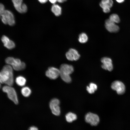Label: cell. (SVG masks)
Segmentation results:
<instances>
[{
    "label": "cell",
    "instance_id": "cell-9",
    "mask_svg": "<svg viewBox=\"0 0 130 130\" xmlns=\"http://www.w3.org/2000/svg\"><path fill=\"white\" fill-rule=\"evenodd\" d=\"M105 26L106 29L111 32H116L119 30V27L109 19L105 20Z\"/></svg>",
    "mask_w": 130,
    "mask_h": 130
},
{
    "label": "cell",
    "instance_id": "cell-7",
    "mask_svg": "<svg viewBox=\"0 0 130 130\" xmlns=\"http://www.w3.org/2000/svg\"><path fill=\"white\" fill-rule=\"evenodd\" d=\"M111 87L113 90L116 91L119 95L124 94L125 91V87L124 84L119 81H115L112 83Z\"/></svg>",
    "mask_w": 130,
    "mask_h": 130
},
{
    "label": "cell",
    "instance_id": "cell-2",
    "mask_svg": "<svg viewBox=\"0 0 130 130\" xmlns=\"http://www.w3.org/2000/svg\"><path fill=\"white\" fill-rule=\"evenodd\" d=\"M59 70L60 76L62 79L67 83H70L72 79L70 75L73 72V66L71 65L63 64L61 65Z\"/></svg>",
    "mask_w": 130,
    "mask_h": 130
},
{
    "label": "cell",
    "instance_id": "cell-18",
    "mask_svg": "<svg viewBox=\"0 0 130 130\" xmlns=\"http://www.w3.org/2000/svg\"><path fill=\"white\" fill-rule=\"evenodd\" d=\"M89 86L86 87L87 90L90 94L93 93L97 89V85L94 83H91L90 84Z\"/></svg>",
    "mask_w": 130,
    "mask_h": 130
},
{
    "label": "cell",
    "instance_id": "cell-15",
    "mask_svg": "<svg viewBox=\"0 0 130 130\" xmlns=\"http://www.w3.org/2000/svg\"><path fill=\"white\" fill-rule=\"evenodd\" d=\"M51 10L54 14L57 16L60 15L62 13V8L58 4H53L52 6Z\"/></svg>",
    "mask_w": 130,
    "mask_h": 130
},
{
    "label": "cell",
    "instance_id": "cell-30",
    "mask_svg": "<svg viewBox=\"0 0 130 130\" xmlns=\"http://www.w3.org/2000/svg\"><path fill=\"white\" fill-rule=\"evenodd\" d=\"M124 0H116L118 2L121 3L123 2Z\"/></svg>",
    "mask_w": 130,
    "mask_h": 130
},
{
    "label": "cell",
    "instance_id": "cell-1",
    "mask_svg": "<svg viewBox=\"0 0 130 130\" xmlns=\"http://www.w3.org/2000/svg\"><path fill=\"white\" fill-rule=\"evenodd\" d=\"M13 68L9 65H4L0 72V82L1 84L5 83L7 85L12 86L14 79Z\"/></svg>",
    "mask_w": 130,
    "mask_h": 130
},
{
    "label": "cell",
    "instance_id": "cell-27",
    "mask_svg": "<svg viewBox=\"0 0 130 130\" xmlns=\"http://www.w3.org/2000/svg\"><path fill=\"white\" fill-rule=\"evenodd\" d=\"M39 2L41 3H46L48 0H38Z\"/></svg>",
    "mask_w": 130,
    "mask_h": 130
},
{
    "label": "cell",
    "instance_id": "cell-31",
    "mask_svg": "<svg viewBox=\"0 0 130 130\" xmlns=\"http://www.w3.org/2000/svg\"><path fill=\"white\" fill-rule=\"evenodd\" d=\"M1 83H0V87H1Z\"/></svg>",
    "mask_w": 130,
    "mask_h": 130
},
{
    "label": "cell",
    "instance_id": "cell-13",
    "mask_svg": "<svg viewBox=\"0 0 130 130\" xmlns=\"http://www.w3.org/2000/svg\"><path fill=\"white\" fill-rule=\"evenodd\" d=\"M11 66L14 70L16 71L23 70L25 68L26 66L24 62H21L19 59L15 58H14Z\"/></svg>",
    "mask_w": 130,
    "mask_h": 130
},
{
    "label": "cell",
    "instance_id": "cell-23",
    "mask_svg": "<svg viewBox=\"0 0 130 130\" xmlns=\"http://www.w3.org/2000/svg\"><path fill=\"white\" fill-rule=\"evenodd\" d=\"M10 40L8 37L5 35H3L1 38V41L3 44L4 45L5 44Z\"/></svg>",
    "mask_w": 130,
    "mask_h": 130
},
{
    "label": "cell",
    "instance_id": "cell-16",
    "mask_svg": "<svg viewBox=\"0 0 130 130\" xmlns=\"http://www.w3.org/2000/svg\"><path fill=\"white\" fill-rule=\"evenodd\" d=\"M77 118V117L76 115L71 112L68 113L65 115L66 120L69 123L72 122L76 120Z\"/></svg>",
    "mask_w": 130,
    "mask_h": 130
},
{
    "label": "cell",
    "instance_id": "cell-20",
    "mask_svg": "<svg viewBox=\"0 0 130 130\" xmlns=\"http://www.w3.org/2000/svg\"><path fill=\"white\" fill-rule=\"evenodd\" d=\"M88 37L85 33L83 32L80 34L79 36L78 40L80 43H84L88 41Z\"/></svg>",
    "mask_w": 130,
    "mask_h": 130
},
{
    "label": "cell",
    "instance_id": "cell-10",
    "mask_svg": "<svg viewBox=\"0 0 130 130\" xmlns=\"http://www.w3.org/2000/svg\"><path fill=\"white\" fill-rule=\"evenodd\" d=\"M65 55L67 58L71 61H77L80 57V54L76 49L71 48L66 53Z\"/></svg>",
    "mask_w": 130,
    "mask_h": 130
},
{
    "label": "cell",
    "instance_id": "cell-19",
    "mask_svg": "<svg viewBox=\"0 0 130 130\" xmlns=\"http://www.w3.org/2000/svg\"><path fill=\"white\" fill-rule=\"evenodd\" d=\"M22 95L25 97H28L30 96L31 93V91L30 88L27 86L24 87L21 90Z\"/></svg>",
    "mask_w": 130,
    "mask_h": 130
},
{
    "label": "cell",
    "instance_id": "cell-22",
    "mask_svg": "<svg viewBox=\"0 0 130 130\" xmlns=\"http://www.w3.org/2000/svg\"><path fill=\"white\" fill-rule=\"evenodd\" d=\"M4 46L8 49H12L15 47V45L13 41L10 40Z\"/></svg>",
    "mask_w": 130,
    "mask_h": 130
},
{
    "label": "cell",
    "instance_id": "cell-24",
    "mask_svg": "<svg viewBox=\"0 0 130 130\" xmlns=\"http://www.w3.org/2000/svg\"><path fill=\"white\" fill-rule=\"evenodd\" d=\"M5 10L4 5L0 3V18L2 13Z\"/></svg>",
    "mask_w": 130,
    "mask_h": 130
},
{
    "label": "cell",
    "instance_id": "cell-8",
    "mask_svg": "<svg viewBox=\"0 0 130 130\" xmlns=\"http://www.w3.org/2000/svg\"><path fill=\"white\" fill-rule=\"evenodd\" d=\"M60 74L59 70L54 67H49L46 72V76L52 79L57 78L60 76Z\"/></svg>",
    "mask_w": 130,
    "mask_h": 130
},
{
    "label": "cell",
    "instance_id": "cell-29",
    "mask_svg": "<svg viewBox=\"0 0 130 130\" xmlns=\"http://www.w3.org/2000/svg\"><path fill=\"white\" fill-rule=\"evenodd\" d=\"M67 0H57V2L59 3H63L66 1Z\"/></svg>",
    "mask_w": 130,
    "mask_h": 130
},
{
    "label": "cell",
    "instance_id": "cell-17",
    "mask_svg": "<svg viewBox=\"0 0 130 130\" xmlns=\"http://www.w3.org/2000/svg\"><path fill=\"white\" fill-rule=\"evenodd\" d=\"M15 82L19 86H23L25 85L26 82V80L24 77L22 76H19L16 78Z\"/></svg>",
    "mask_w": 130,
    "mask_h": 130
},
{
    "label": "cell",
    "instance_id": "cell-3",
    "mask_svg": "<svg viewBox=\"0 0 130 130\" xmlns=\"http://www.w3.org/2000/svg\"><path fill=\"white\" fill-rule=\"evenodd\" d=\"M0 18L2 22L5 24L12 26L15 24L13 14L9 10L5 9L1 15Z\"/></svg>",
    "mask_w": 130,
    "mask_h": 130
},
{
    "label": "cell",
    "instance_id": "cell-5",
    "mask_svg": "<svg viewBox=\"0 0 130 130\" xmlns=\"http://www.w3.org/2000/svg\"><path fill=\"white\" fill-rule=\"evenodd\" d=\"M60 103L58 99L54 98L51 100L49 103L50 107L52 113L56 116H59L60 114Z\"/></svg>",
    "mask_w": 130,
    "mask_h": 130
},
{
    "label": "cell",
    "instance_id": "cell-25",
    "mask_svg": "<svg viewBox=\"0 0 130 130\" xmlns=\"http://www.w3.org/2000/svg\"><path fill=\"white\" fill-rule=\"evenodd\" d=\"M27 7L26 5L23 3L22 7V13H26L27 11Z\"/></svg>",
    "mask_w": 130,
    "mask_h": 130
},
{
    "label": "cell",
    "instance_id": "cell-6",
    "mask_svg": "<svg viewBox=\"0 0 130 130\" xmlns=\"http://www.w3.org/2000/svg\"><path fill=\"white\" fill-rule=\"evenodd\" d=\"M85 118L86 122L92 126L97 125L99 122V118L98 116L91 112H89L86 114Z\"/></svg>",
    "mask_w": 130,
    "mask_h": 130
},
{
    "label": "cell",
    "instance_id": "cell-4",
    "mask_svg": "<svg viewBox=\"0 0 130 130\" xmlns=\"http://www.w3.org/2000/svg\"><path fill=\"white\" fill-rule=\"evenodd\" d=\"M2 90L7 93L8 98L15 104H18V100L16 92L12 86L7 85L4 86Z\"/></svg>",
    "mask_w": 130,
    "mask_h": 130
},
{
    "label": "cell",
    "instance_id": "cell-26",
    "mask_svg": "<svg viewBox=\"0 0 130 130\" xmlns=\"http://www.w3.org/2000/svg\"><path fill=\"white\" fill-rule=\"evenodd\" d=\"M30 130H38V128L35 126H32L30 127L28 129Z\"/></svg>",
    "mask_w": 130,
    "mask_h": 130
},
{
    "label": "cell",
    "instance_id": "cell-14",
    "mask_svg": "<svg viewBox=\"0 0 130 130\" xmlns=\"http://www.w3.org/2000/svg\"><path fill=\"white\" fill-rule=\"evenodd\" d=\"M13 6L18 12L23 13L22 7L23 4L22 0H12Z\"/></svg>",
    "mask_w": 130,
    "mask_h": 130
},
{
    "label": "cell",
    "instance_id": "cell-28",
    "mask_svg": "<svg viewBox=\"0 0 130 130\" xmlns=\"http://www.w3.org/2000/svg\"><path fill=\"white\" fill-rule=\"evenodd\" d=\"M50 2L51 3L54 4L57 2V0H49Z\"/></svg>",
    "mask_w": 130,
    "mask_h": 130
},
{
    "label": "cell",
    "instance_id": "cell-12",
    "mask_svg": "<svg viewBox=\"0 0 130 130\" xmlns=\"http://www.w3.org/2000/svg\"><path fill=\"white\" fill-rule=\"evenodd\" d=\"M113 4V2L112 0H102L99 3V5L102 8L104 13H108L110 12V8L112 6Z\"/></svg>",
    "mask_w": 130,
    "mask_h": 130
},
{
    "label": "cell",
    "instance_id": "cell-11",
    "mask_svg": "<svg viewBox=\"0 0 130 130\" xmlns=\"http://www.w3.org/2000/svg\"><path fill=\"white\" fill-rule=\"evenodd\" d=\"M101 61L103 63L101 67L103 69L109 71H111L112 70L113 65L111 58L107 57H104L101 59Z\"/></svg>",
    "mask_w": 130,
    "mask_h": 130
},
{
    "label": "cell",
    "instance_id": "cell-21",
    "mask_svg": "<svg viewBox=\"0 0 130 130\" xmlns=\"http://www.w3.org/2000/svg\"><path fill=\"white\" fill-rule=\"evenodd\" d=\"M109 19L115 23H118L120 21V19L119 16L115 14H113L110 15Z\"/></svg>",
    "mask_w": 130,
    "mask_h": 130
}]
</instances>
